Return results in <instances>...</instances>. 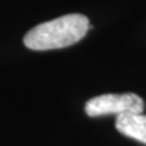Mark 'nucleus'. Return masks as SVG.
Here are the masks:
<instances>
[{
    "mask_svg": "<svg viewBox=\"0 0 146 146\" xmlns=\"http://www.w3.org/2000/svg\"><path fill=\"white\" fill-rule=\"evenodd\" d=\"M115 127L120 134L146 145V115L142 112L118 115L115 120Z\"/></svg>",
    "mask_w": 146,
    "mask_h": 146,
    "instance_id": "7ed1b4c3",
    "label": "nucleus"
},
{
    "mask_svg": "<svg viewBox=\"0 0 146 146\" xmlns=\"http://www.w3.org/2000/svg\"><path fill=\"white\" fill-rule=\"evenodd\" d=\"M91 29L89 21L81 14H69L45 22L27 33L23 42L31 50L62 49L81 41Z\"/></svg>",
    "mask_w": 146,
    "mask_h": 146,
    "instance_id": "f257e3e1",
    "label": "nucleus"
},
{
    "mask_svg": "<svg viewBox=\"0 0 146 146\" xmlns=\"http://www.w3.org/2000/svg\"><path fill=\"white\" fill-rule=\"evenodd\" d=\"M145 103L141 96L135 94H106L92 98L85 104V112L88 116L103 115H125L143 112Z\"/></svg>",
    "mask_w": 146,
    "mask_h": 146,
    "instance_id": "f03ea898",
    "label": "nucleus"
}]
</instances>
